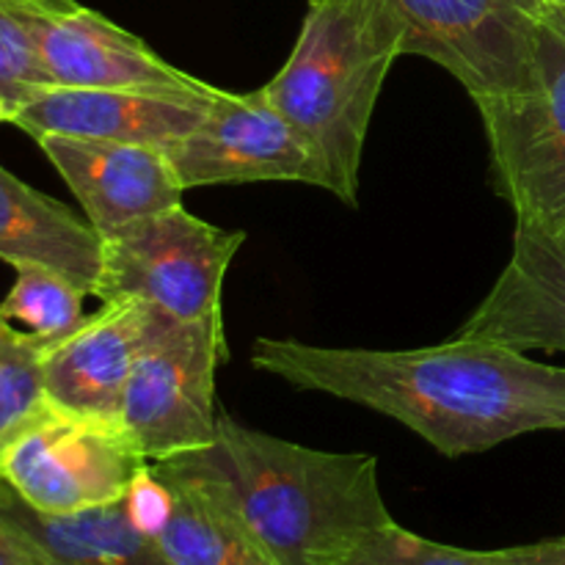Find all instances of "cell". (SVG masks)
<instances>
[{"label":"cell","mask_w":565,"mask_h":565,"mask_svg":"<svg viewBox=\"0 0 565 565\" xmlns=\"http://www.w3.org/2000/svg\"><path fill=\"white\" fill-rule=\"evenodd\" d=\"M406 22L392 0H312L290 58L265 99L312 147L323 188L356 207L364 138Z\"/></svg>","instance_id":"3"},{"label":"cell","mask_w":565,"mask_h":565,"mask_svg":"<svg viewBox=\"0 0 565 565\" xmlns=\"http://www.w3.org/2000/svg\"><path fill=\"white\" fill-rule=\"evenodd\" d=\"M246 235L221 230L182 204L103 235L99 301L141 298L182 323L221 315L224 276Z\"/></svg>","instance_id":"5"},{"label":"cell","mask_w":565,"mask_h":565,"mask_svg":"<svg viewBox=\"0 0 565 565\" xmlns=\"http://www.w3.org/2000/svg\"><path fill=\"white\" fill-rule=\"evenodd\" d=\"M50 342L6 323L0 331V447L44 406V353Z\"/></svg>","instance_id":"20"},{"label":"cell","mask_w":565,"mask_h":565,"mask_svg":"<svg viewBox=\"0 0 565 565\" xmlns=\"http://www.w3.org/2000/svg\"><path fill=\"white\" fill-rule=\"evenodd\" d=\"M215 99L125 88L36 86L14 108L11 125L31 138L70 136L94 141L171 147L202 125Z\"/></svg>","instance_id":"13"},{"label":"cell","mask_w":565,"mask_h":565,"mask_svg":"<svg viewBox=\"0 0 565 565\" xmlns=\"http://www.w3.org/2000/svg\"><path fill=\"white\" fill-rule=\"evenodd\" d=\"M42 6L66 9L75 0H0V97L14 108L36 86H47L33 33V14Z\"/></svg>","instance_id":"21"},{"label":"cell","mask_w":565,"mask_h":565,"mask_svg":"<svg viewBox=\"0 0 565 565\" xmlns=\"http://www.w3.org/2000/svg\"><path fill=\"white\" fill-rule=\"evenodd\" d=\"M6 323H9V320H6V318H3V312H0V331L6 329Z\"/></svg>","instance_id":"24"},{"label":"cell","mask_w":565,"mask_h":565,"mask_svg":"<svg viewBox=\"0 0 565 565\" xmlns=\"http://www.w3.org/2000/svg\"><path fill=\"white\" fill-rule=\"evenodd\" d=\"M3 121H11V105L0 97V125H3Z\"/></svg>","instance_id":"23"},{"label":"cell","mask_w":565,"mask_h":565,"mask_svg":"<svg viewBox=\"0 0 565 565\" xmlns=\"http://www.w3.org/2000/svg\"><path fill=\"white\" fill-rule=\"evenodd\" d=\"M475 105L516 224L565 237V0L541 3L522 86Z\"/></svg>","instance_id":"4"},{"label":"cell","mask_w":565,"mask_h":565,"mask_svg":"<svg viewBox=\"0 0 565 565\" xmlns=\"http://www.w3.org/2000/svg\"><path fill=\"white\" fill-rule=\"evenodd\" d=\"M174 323L141 298H114L44 353L50 406L81 417L119 423V403L138 356Z\"/></svg>","instance_id":"11"},{"label":"cell","mask_w":565,"mask_h":565,"mask_svg":"<svg viewBox=\"0 0 565 565\" xmlns=\"http://www.w3.org/2000/svg\"><path fill=\"white\" fill-rule=\"evenodd\" d=\"M33 33L50 86L125 88L199 99H218L224 94L177 70L136 33L81 3L66 9H36Z\"/></svg>","instance_id":"10"},{"label":"cell","mask_w":565,"mask_h":565,"mask_svg":"<svg viewBox=\"0 0 565 565\" xmlns=\"http://www.w3.org/2000/svg\"><path fill=\"white\" fill-rule=\"evenodd\" d=\"M0 565H47L22 530L0 516Z\"/></svg>","instance_id":"22"},{"label":"cell","mask_w":565,"mask_h":565,"mask_svg":"<svg viewBox=\"0 0 565 565\" xmlns=\"http://www.w3.org/2000/svg\"><path fill=\"white\" fill-rule=\"evenodd\" d=\"M199 480L274 565H342L392 519L379 458L323 452L221 412L210 447L169 458Z\"/></svg>","instance_id":"2"},{"label":"cell","mask_w":565,"mask_h":565,"mask_svg":"<svg viewBox=\"0 0 565 565\" xmlns=\"http://www.w3.org/2000/svg\"><path fill=\"white\" fill-rule=\"evenodd\" d=\"M163 489V511L152 527L154 544L174 565H274L237 519L174 461L149 463Z\"/></svg>","instance_id":"17"},{"label":"cell","mask_w":565,"mask_h":565,"mask_svg":"<svg viewBox=\"0 0 565 565\" xmlns=\"http://www.w3.org/2000/svg\"><path fill=\"white\" fill-rule=\"evenodd\" d=\"M565 535L511 550H461L408 533L397 522L359 541L342 565H561Z\"/></svg>","instance_id":"18"},{"label":"cell","mask_w":565,"mask_h":565,"mask_svg":"<svg viewBox=\"0 0 565 565\" xmlns=\"http://www.w3.org/2000/svg\"><path fill=\"white\" fill-rule=\"evenodd\" d=\"M544 0H392L406 22L403 55L445 66L478 99L522 86Z\"/></svg>","instance_id":"8"},{"label":"cell","mask_w":565,"mask_h":565,"mask_svg":"<svg viewBox=\"0 0 565 565\" xmlns=\"http://www.w3.org/2000/svg\"><path fill=\"white\" fill-rule=\"evenodd\" d=\"M182 188L230 182H309L323 188V169L301 132L265 99L263 88L224 92L202 125L166 147Z\"/></svg>","instance_id":"9"},{"label":"cell","mask_w":565,"mask_h":565,"mask_svg":"<svg viewBox=\"0 0 565 565\" xmlns=\"http://www.w3.org/2000/svg\"><path fill=\"white\" fill-rule=\"evenodd\" d=\"M561 565H565V552H563V561H561Z\"/></svg>","instance_id":"25"},{"label":"cell","mask_w":565,"mask_h":565,"mask_svg":"<svg viewBox=\"0 0 565 565\" xmlns=\"http://www.w3.org/2000/svg\"><path fill=\"white\" fill-rule=\"evenodd\" d=\"M36 143L99 235L182 204L185 188L163 147L70 136H42Z\"/></svg>","instance_id":"12"},{"label":"cell","mask_w":565,"mask_h":565,"mask_svg":"<svg viewBox=\"0 0 565 565\" xmlns=\"http://www.w3.org/2000/svg\"><path fill=\"white\" fill-rule=\"evenodd\" d=\"M252 364L298 390L397 419L447 458L565 430V367L497 342L452 337L441 345L375 351L259 337Z\"/></svg>","instance_id":"1"},{"label":"cell","mask_w":565,"mask_h":565,"mask_svg":"<svg viewBox=\"0 0 565 565\" xmlns=\"http://www.w3.org/2000/svg\"><path fill=\"white\" fill-rule=\"evenodd\" d=\"M147 467L119 423L50 403L0 447V483L47 516L110 505L130 494Z\"/></svg>","instance_id":"6"},{"label":"cell","mask_w":565,"mask_h":565,"mask_svg":"<svg viewBox=\"0 0 565 565\" xmlns=\"http://www.w3.org/2000/svg\"><path fill=\"white\" fill-rule=\"evenodd\" d=\"M226 359L224 318L174 320L138 356L119 403V425L147 463L210 447L215 439V375Z\"/></svg>","instance_id":"7"},{"label":"cell","mask_w":565,"mask_h":565,"mask_svg":"<svg viewBox=\"0 0 565 565\" xmlns=\"http://www.w3.org/2000/svg\"><path fill=\"white\" fill-rule=\"evenodd\" d=\"M17 270L14 287L0 303L6 320L25 326L31 334L58 342L83 323V298L86 292L55 270L22 265Z\"/></svg>","instance_id":"19"},{"label":"cell","mask_w":565,"mask_h":565,"mask_svg":"<svg viewBox=\"0 0 565 565\" xmlns=\"http://www.w3.org/2000/svg\"><path fill=\"white\" fill-rule=\"evenodd\" d=\"M0 259L11 268L55 270L94 296L103 276V235L0 166Z\"/></svg>","instance_id":"15"},{"label":"cell","mask_w":565,"mask_h":565,"mask_svg":"<svg viewBox=\"0 0 565 565\" xmlns=\"http://www.w3.org/2000/svg\"><path fill=\"white\" fill-rule=\"evenodd\" d=\"M0 516L33 541L47 565H174L138 527L127 494L110 505L47 516L0 483Z\"/></svg>","instance_id":"16"},{"label":"cell","mask_w":565,"mask_h":565,"mask_svg":"<svg viewBox=\"0 0 565 565\" xmlns=\"http://www.w3.org/2000/svg\"><path fill=\"white\" fill-rule=\"evenodd\" d=\"M456 337L565 353V237L516 224L511 259Z\"/></svg>","instance_id":"14"}]
</instances>
